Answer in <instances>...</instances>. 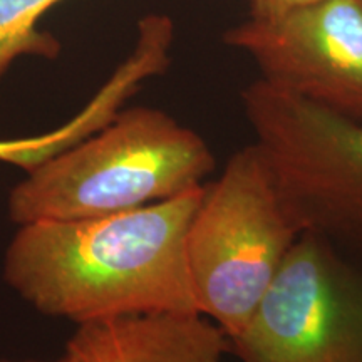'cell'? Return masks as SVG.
<instances>
[{
  "label": "cell",
  "instance_id": "5b68a950",
  "mask_svg": "<svg viewBox=\"0 0 362 362\" xmlns=\"http://www.w3.org/2000/svg\"><path fill=\"white\" fill-rule=\"evenodd\" d=\"M230 344L238 362H362V260L302 232Z\"/></svg>",
  "mask_w": 362,
  "mask_h": 362
},
{
  "label": "cell",
  "instance_id": "7a4b0ae2",
  "mask_svg": "<svg viewBox=\"0 0 362 362\" xmlns=\"http://www.w3.org/2000/svg\"><path fill=\"white\" fill-rule=\"evenodd\" d=\"M216 160L197 131L148 106L119 110L106 126L13 185L12 223L78 220L160 203L205 185Z\"/></svg>",
  "mask_w": 362,
  "mask_h": 362
},
{
  "label": "cell",
  "instance_id": "8fae6325",
  "mask_svg": "<svg viewBox=\"0 0 362 362\" xmlns=\"http://www.w3.org/2000/svg\"><path fill=\"white\" fill-rule=\"evenodd\" d=\"M0 362H61V359L42 361V359H8V357H0Z\"/></svg>",
  "mask_w": 362,
  "mask_h": 362
},
{
  "label": "cell",
  "instance_id": "3957f363",
  "mask_svg": "<svg viewBox=\"0 0 362 362\" xmlns=\"http://www.w3.org/2000/svg\"><path fill=\"white\" fill-rule=\"evenodd\" d=\"M302 228L255 143L206 183L189 223L187 259L198 312L232 339L245 327Z\"/></svg>",
  "mask_w": 362,
  "mask_h": 362
},
{
  "label": "cell",
  "instance_id": "30bf717a",
  "mask_svg": "<svg viewBox=\"0 0 362 362\" xmlns=\"http://www.w3.org/2000/svg\"><path fill=\"white\" fill-rule=\"evenodd\" d=\"M314 2V0H250V16L270 17L287 11L300 4Z\"/></svg>",
  "mask_w": 362,
  "mask_h": 362
},
{
  "label": "cell",
  "instance_id": "52a82bcc",
  "mask_svg": "<svg viewBox=\"0 0 362 362\" xmlns=\"http://www.w3.org/2000/svg\"><path fill=\"white\" fill-rule=\"evenodd\" d=\"M226 334L200 312L121 317L78 325L61 362H228Z\"/></svg>",
  "mask_w": 362,
  "mask_h": 362
},
{
  "label": "cell",
  "instance_id": "ba28073f",
  "mask_svg": "<svg viewBox=\"0 0 362 362\" xmlns=\"http://www.w3.org/2000/svg\"><path fill=\"white\" fill-rule=\"evenodd\" d=\"M119 107L121 101L115 90L101 88L78 115L59 128L39 136L0 139V163L24 171L33 170L106 126Z\"/></svg>",
  "mask_w": 362,
  "mask_h": 362
},
{
  "label": "cell",
  "instance_id": "277c9868",
  "mask_svg": "<svg viewBox=\"0 0 362 362\" xmlns=\"http://www.w3.org/2000/svg\"><path fill=\"white\" fill-rule=\"evenodd\" d=\"M255 143L302 232L362 260V123L257 79L242 90Z\"/></svg>",
  "mask_w": 362,
  "mask_h": 362
},
{
  "label": "cell",
  "instance_id": "6da1fadb",
  "mask_svg": "<svg viewBox=\"0 0 362 362\" xmlns=\"http://www.w3.org/2000/svg\"><path fill=\"white\" fill-rule=\"evenodd\" d=\"M205 185L121 214L19 225L4 255V280L39 314L76 327L197 314L187 235Z\"/></svg>",
  "mask_w": 362,
  "mask_h": 362
},
{
  "label": "cell",
  "instance_id": "8992f818",
  "mask_svg": "<svg viewBox=\"0 0 362 362\" xmlns=\"http://www.w3.org/2000/svg\"><path fill=\"white\" fill-rule=\"evenodd\" d=\"M260 79L362 123V0H314L228 29Z\"/></svg>",
  "mask_w": 362,
  "mask_h": 362
},
{
  "label": "cell",
  "instance_id": "9c48e42d",
  "mask_svg": "<svg viewBox=\"0 0 362 362\" xmlns=\"http://www.w3.org/2000/svg\"><path fill=\"white\" fill-rule=\"evenodd\" d=\"M62 0H0V81L21 57L56 59L61 44L39 29L49 8Z\"/></svg>",
  "mask_w": 362,
  "mask_h": 362
}]
</instances>
